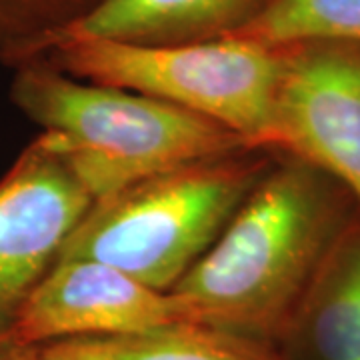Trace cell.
Segmentation results:
<instances>
[{
  "instance_id": "obj_1",
  "label": "cell",
  "mask_w": 360,
  "mask_h": 360,
  "mask_svg": "<svg viewBox=\"0 0 360 360\" xmlns=\"http://www.w3.org/2000/svg\"><path fill=\"white\" fill-rule=\"evenodd\" d=\"M359 210L330 174L286 156L170 292L198 324L276 347L290 340L312 284Z\"/></svg>"
},
{
  "instance_id": "obj_2",
  "label": "cell",
  "mask_w": 360,
  "mask_h": 360,
  "mask_svg": "<svg viewBox=\"0 0 360 360\" xmlns=\"http://www.w3.org/2000/svg\"><path fill=\"white\" fill-rule=\"evenodd\" d=\"M14 104L42 127L92 200L196 160L252 150L238 134L179 106L70 77L42 58L16 66Z\"/></svg>"
},
{
  "instance_id": "obj_3",
  "label": "cell",
  "mask_w": 360,
  "mask_h": 360,
  "mask_svg": "<svg viewBox=\"0 0 360 360\" xmlns=\"http://www.w3.org/2000/svg\"><path fill=\"white\" fill-rule=\"evenodd\" d=\"M250 153L182 165L94 200L56 260H96L172 290L266 172V160Z\"/></svg>"
},
{
  "instance_id": "obj_4",
  "label": "cell",
  "mask_w": 360,
  "mask_h": 360,
  "mask_svg": "<svg viewBox=\"0 0 360 360\" xmlns=\"http://www.w3.org/2000/svg\"><path fill=\"white\" fill-rule=\"evenodd\" d=\"M39 58L70 77L130 90L205 116L269 150L288 46L222 39L182 44L63 40Z\"/></svg>"
},
{
  "instance_id": "obj_5",
  "label": "cell",
  "mask_w": 360,
  "mask_h": 360,
  "mask_svg": "<svg viewBox=\"0 0 360 360\" xmlns=\"http://www.w3.org/2000/svg\"><path fill=\"white\" fill-rule=\"evenodd\" d=\"M198 324L188 304L96 260H56L18 310L8 340L37 347L70 338L136 336Z\"/></svg>"
},
{
  "instance_id": "obj_6",
  "label": "cell",
  "mask_w": 360,
  "mask_h": 360,
  "mask_svg": "<svg viewBox=\"0 0 360 360\" xmlns=\"http://www.w3.org/2000/svg\"><path fill=\"white\" fill-rule=\"evenodd\" d=\"M269 150L321 168L360 206L359 46H288Z\"/></svg>"
},
{
  "instance_id": "obj_7",
  "label": "cell",
  "mask_w": 360,
  "mask_h": 360,
  "mask_svg": "<svg viewBox=\"0 0 360 360\" xmlns=\"http://www.w3.org/2000/svg\"><path fill=\"white\" fill-rule=\"evenodd\" d=\"M66 162L37 139L0 180V335L92 206Z\"/></svg>"
},
{
  "instance_id": "obj_8",
  "label": "cell",
  "mask_w": 360,
  "mask_h": 360,
  "mask_svg": "<svg viewBox=\"0 0 360 360\" xmlns=\"http://www.w3.org/2000/svg\"><path fill=\"white\" fill-rule=\"evenodd\" d=\"M270 2L272 0H98L89 13L58 30L46 42L44 51L63 40L182 44L222 39L255 20Z\"/></svg>"
},
{
  "instance_id": "obj_9",
  "label": "cell",
  "mask_w": 360,
  "mask_h": 360,
  "mask_svg": "<svg viewBox=\"0 0 360 360\" xmlns=\"http://www.w3.org/2000/svg\"><path fill=\"white\" fill-rule=\"evenodd\" d=\"M292 338L314 360H360V210L312 284Z\"/></svg>"
},
{
  "instance_id": "obj_10",
  "label": "cell",
  "mask_w": 360,
  "mask_h": 360,
  "mask_svg": "<svg viewBox=\"0 0 360 360\" xmlns=\"http://www.w3.org/2000/svg\"><path fill=\"white\" fill-rule=\"evenodd\" d=\"M82 360H288L274 345L205 324L156 333L65 340Z\"/></svg>"
},
{
  "instance_id": "obj_11",
  "label": "cell",
  "mask_w": 360,
  "mask_h": 360,
  "mask_svg": "<svg viewBox=\"0 0 360 360\" xmlns=\"http://www.w3.org/2000/svg\"><path fill=\"white\" fill-rule=\"evenodd\" d=\"M229 37L269 46L340 42L360 49V0H272Z\"/></svg>"
},
{
  "instance_id": "obj_12",
  "label": "cell",
  "mask_w": 360,
  "mask_h": 360,
  "mask_svg": "<svg viewBox=\"0 0 360 360\" xmlns=\"http://www.w3.org/2000/svg\"><path fill=\"white\" fill-rule=\"evenodd\" d=\"M98 0H0V63L16 66L40 56L46 42Z\"/></svg>"
},
{
  "instance_id": "obj_13",
  "label": "cell",
  "mask_w": 360,
  "mask_h": 360,
  "mask_svg": "<svg viewBox=\"0 0 360 360\" xmlns=\"http://www.w3.org/2000/svg\"><path fill=\"white\" fill-rule=\"evenodd\" d=\"M11 360H82L65 340L44 342L37 347H14Z\"/></svg>"
},
{
  "instance_id": "obj_14",
  "label": "cell",
  "mask_w": 360,
  "mask_h": 360,
  "mask_svg": "<svg viewBox=\"0 0 360 360\" xmlns=\"http://www.w3.org/2000/svg\"><path fill=\"white\" fill-rule=\"evenodd\" d=\"M14 352V345L8 340V336L0 335V360H11Z\"/></svg>"
}]
</instances>
